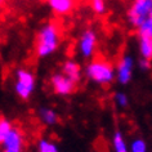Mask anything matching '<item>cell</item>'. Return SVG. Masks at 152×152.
<instances>
[{
    "label": "cell",
    "instance_id": "cell-12",
    "mask_svg": "<svg viewBox=\"0 0 152 152\" xmlns=\"http://www.w3.org/2000/svg\"><path fill=\"white\" fill-rule=\"evenodd\" d=\"M13 124L5 117H0V146L4 143V140L8 138L10 132L13 130Z\"/></svg>",
    "mask_w": 152,
    "mask_h": 152
},
{
    "label": "cell",
    "instance_id": "cell-5",
    "mask_svg": "<svg viewBox=\"0 0 152 152\" xmlns=\"http://www.w3.org/2000/svg\"><path fill=\"white\" fill-rule=\"evenodd\" d=\"M98 47V34L94 28L83 30L76 41V52L83 59H93Z\"/></svg>",
    "mask_w": 152,
    "mask_h": 152
},
{
    "label": "cell",
    "instance_id": "cell-20",
    "mask_svg": "<svg viewBox=\"0 0 152 152\" xmlns=\"http://www.w3.org/2000/svg\"><path fill=\"white\" fill-rule=\"evenodd\" d=\"M4 1H5V0H0V8H1V5L4 4Z\"/></svg>",
    "mask_w": 152,
    "mask_h": 152
},
{
    "label": "cell",
    "instance_id": "cell-9",
    "mask_svg": "<svg viewBox=\"0 0 152 152\" xmlns=\"http://www.w3.org/2000/svg\"><path fill=\"white\" fill-rule=\"evenodd\" d=\"M61 72L63 75H66L68 79H71L74 83L77 84L79 81L81 80V67L76 61L74 59H66L62 63V67H61Z\"/></svg>",
    "mask_w": 152,
    "mask_h": 152
},
{
    "label": "cell",
    "instance_id": "cell-14",
    "mask_svg": "<svg viewBox=\"0 0 152 152\" xmlns=\"http://www.w3.org/2000/svg\"><path fill=\"white\" fill-rule=\"evenodd\" d=\"M113 148H115V152H128L126 144L124 142L123 134L120 132H116L113 134Z\"/></svg>",
    "mask_w": 152,
    "mask_h": 152
},
{
    "label": "cell",
    "instance_id": "cell-11",
    "mask_svg": "<svg viewBox=\"0 0 152 152\" xmlns=\"http://www.w3.org/2000/svg\"><path fill=\"white\" fill-rule=\"evenodd\" d=\"M39 117L45 125H54L58 121L57 113L49 107H41L39 110Z\"/></svg>",
    "mask_w": 152,
    "mask_h": 152
},
{
    "label": "cell",
    "instance_id": "cell-7",
    "mask_svg": "<svg viewBox=\"0 0 152 152\" xmlns=\"http://www.w3.org/2000/svg\"><path fill=\"white\" fill-rule=\"evenodd\" d=\"M50 85L53 92L58 96H70L76 89V83L68 79L62 72H56L50 76Z\"/></svg>",
    "mask_w": 152,
    "mask_h": 152
},
{
    "label": "cell",
    "instance_id": "cell-16",
    "mask_svg": "<svg viewBox=\"0 0 152 152\" xmlns=\"http://www.w3.org/2000/svg\"><path fill=\"white\" fill-rule=\"evenodd\" d=\"M39 152H58V148L48 139H41L39 142Z\"/></svg>",
    "mask_w": 152,
    "mask_h": 152
},
{
    "label": "cell",
    "instance_id": "cell-18",
    "mask_svg": "<svg viewBox=\"0 0 152 152\" xmlns=\"http://www.w3.org/2000/svg\"><path fill=\"white\" fill-rule=\"evenodd\" d=\"M115 102L120 106V107H126V106H128V97H126V94H124L121 92L116 93L115 94Z\"/></svg>",
    "mask_w": 152,
    "mask_h": 152
},
{
    "label": "cell",
    "instance_id": "cell-19",
    "mask_svg": "<svg viewBox=\"0 0 152 152\" xmlns=\"http://www.w3.org/2000/svg\"><path fill=\"white\" fill-rule=\"evenodd\" d=\"M139 68H142V70H144V71L150 70V68H151V61L140 58L139 59Z\"/></svg>",
    "mask_w": 152,
    "mask_h": 152
},
{
    "label": "cell",
    "instance_id": "cell-3",
    "mask_svg": "<svg viewBox=\"0 0 152 152\" xmlns=\"http://www.w3.org/2000/svg\"><path fill=\"white\" fill-rule=\"evenodd\" d=\"M152 10V0H132L126 10V22L133 30L144 23Z\"/></svg>",
    "mask_w": 152,
    "mask_h": 152
},
{
    "label": "cell",
    "instance_id": "cell-21",
    "mask_svg": "<svg viewBox=\"0 0 152 152\" xmlns=\"http://www.w3.org/2000/svg\"><path fill=\"white\" fill-rule=\"evenodd\" d=\"M150 39H151V41H152V34H151V35H150Z\"/></svg>",
    "mask_w": 152,
    "mask_h": 152
},
{
    "label": "cell",
    "instance_id": "cell-10",
    "mask_svg": "<svg viewBox=\"0 0 152 152\" xmlns=\"http://www.w3.org/2000/svg\"><path fill=\"white\" fill-rule=\"evenodd\" d=\"M137 40H138V50L140 58L152 61V41L150 36L137 34Z\"/></svg>",
    "mask_w": 152,
    "mask_h": 152
},
{
    "label": "cell",
    "instance_id": "cell-17",
    "mask_svg": "<svg viewBox=\"0 0 152 152\" xmlns=\"http://www.w3.org/2000/svg\"><path fill=\"white\" fill-rule=\"evenodd\" d=\"M132 152H146V143L142 139H137L132 144Z\"/></svg>",
    "mask_w": 152,
    "mask_h": 152
},
{
    "label": "cell",
    "instance_id": "cell-1",
    "mask_svg": "<svg viewBox=\"0 0 152 152\" xmlns=\"http://www.w3.org/2000/svg\"><path fill=\"white\" fill-rule=\"evenodd\" d=\"M62 31L58 22L48 21L39 27L35 37V54L37 58H48L58 50Z\"/></svg>",
    "mask_w": 152,
    "mask_h": 152
},
{
    "label": "cell",
    "instance_id": "cell-4",
    "mask_svg": "<svg viewBox=\"0 0 152 152\" xmlns=\"http://www.w3.org/2000/svg\"><path fill=\"white\" fill-rule=\"evenodd\" d=\"M36 86V79L31 70L25 67L18 68L14 74V92L21 99H28Z\"/></svg>",
    "mask_w": 152,
    "mask_h": 152
},
{
    "label": "cell",
    "instance_id": "cell-6",
    "mask_svg": "<svg viewBox=\"0 0 152 152\" xmlns=\"http://www.w3.org/2000/svg\"><path fill=\"white\" fill-rule=\"evenodd\" d=\"M116 80L123 85H126L132 80L134 70V59L130 54H123L116 63Z\"/></svg>",
    "mask_w": 152,
    "mask_h": 152
},
{
    "label": "cell",
    "instance_id": "cell-8",
    "mask_svg": "<svg viewBox=\"0 0 152 152\" xmlns=\"http://www.w3.org/2000/svg\"><path fill=\"white\" fill-rule=\"evenodd\" d=\"M49 8L56 16H68L75 9L76 0H47Z\"/></svg>",
    "mask_w": 152,
    "mask_h": 152
},
{
    "label": "cell",
    "instance_id": "cell-2",
    "mask_svg": "<svg viewBox=\"0 0 152 152\" xmlns=\"http://www.w3.org/2000/svg\"><path fill=\"white\" fill-rule=\"evenodd\" d=\"M84 74L98 85H108L116 79V68L106 58H93L86 63Z\"/></svg>",
    "mask_w": 152,
    "mask_h": 152
},
{
    "label": "cell",
    "instance_id": "cell-15",
    "mask_svg": "<svg viewBox=\"0 0 152 152\" xmlns=\"http://www.w3.org/2000/svg\"><path fill=\"white\" fill-rule=\"evenodd\" d=\"M137 34H139V35H147V36H150L152 34V10H151L150 16L147 17V20L144 21V23L137 30Z\"/></svg>",
    "mask_w": 152,
    "mask_h": 152
},
{
    "label": "cell",
    "instance_id": "cell-13",
    "mask_svg": "<svg viewBox=\"0 0 152 152\" xmlns=\"http://www.w3.org/2000/svg\"><path fill=\"white\" fill-rule=\"evenodd\" d=\"M89 5L96 16H103L107 13V0H89Z\"/></svg>",
    "mask_w": 152,
    "mask_h": 152
}]
</instances>
